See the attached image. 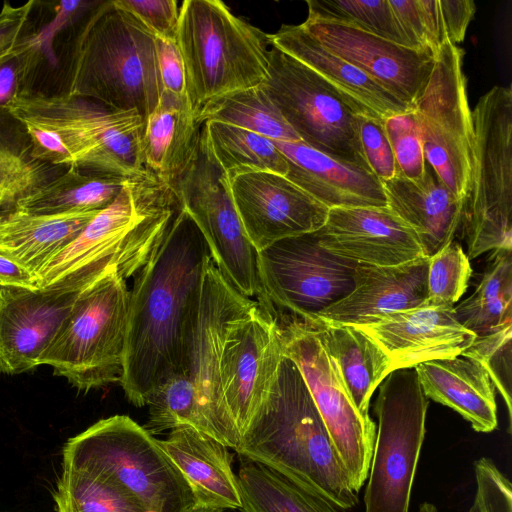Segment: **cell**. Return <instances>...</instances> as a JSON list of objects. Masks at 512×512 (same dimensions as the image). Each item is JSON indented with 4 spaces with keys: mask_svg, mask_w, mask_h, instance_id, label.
<instances>
[{
    "mask_svg": "<svg viewBox=\"0 0 512 512\" xmlns=\"http://www.w3.org/2000/svg\"><path fill=\"white\" fill-rule=\"evenodd\" d=\"M63 466L102 473L137 498L150 512H187L194 494L171 459L144 427L114 415L70 438Z\"/></svg>",
    "mask_w": 512,
    "mask_h": 512,
    "instance_id": "cell-7",
    "label": "cell"
},
{
    "mask_svg": "<svg viewBox=\"0 0 512 512\" xmlns=\"http://www.w3.org/2000/svg\"><path fill=\"white\" fill-rule=\"evenodd\" d=\"M263 293L280 316L312 320L354 288L357 263L339 257L314 232L275 242L257 254Z\"/></svg>",
    "mask_w": 512,
    "mask_h": 512,
    "instance_id": "cell-14",
    "label": "cell"
},
{
    "mask_svg": "<svg viewBox=\"0 0 512 512\" xmlns=\"http://www.w3.org/2000/svg\"><path fill=\"white\" fill-rule=\"evenodd\" d=\"M160 447L188 482L196 504L218 509H240L233 457L226 445L191 427L171 430Z\"/></svg>",
    "mask_w": 512,
    "mask_h": 512,
    "instance_id": "cell-27",
    "label": "cell"
},
{
    "mask_svg": "<svg viewBox=\"0 0 512 512\" xmlns=\"http://www.w3.org/2000/svg\"><path fill=\"white\" fill-rule=\"evenodd\" d=\"M97 213L45 215L17 208L1 212L0 253L36 275L47 261L80 234Z\"/></svg>",
    "mask_w": 512,
    "mask_h": 512,
    "instance_id": "cell-30",
    "label": "cell"
},
{
    "mask_svg": "<svg viewBox=\"0 0 512 512\" xmlns=\"http://www.w3.org/2000/svg\"><path fill=\"white\" fill-rule=\"evenodd\" d=\"M390 208L416 234L425 257L451 243L460 226L463 198L454 194L427 163L418 181L397 175L383 181Z\"/></svg>",
    "mask_w": 512,
    "mask_h": 512,
    "instance_id": "cell-26",
    "label": "cell"
},
{
    "mask_svg": "<svg viewBox=\"0 0 512 512\" xmlns=\"http://www.w3.org/2000/svg\"><path fill=\"white\" fill-rule=\"evenodd\" d=\"M301 25L329 51L413 109L434 67L435 53L405 47L342 23L307 17Z\"/></svg>",
    "mask_w": 512,
    "mask_h": 512,
    "instance_id": "cell-20",
    "label": "cell"
},
{
    "mask_svg": "<svg viewBox=\"0 0 512 512\" xmlns=\"http://www.w3.org/2000/svg\"><path fill=\"white\" fill-rule=\"evenodd\" d=\"M389 357L392 370L462 354L476 335L456 318L454 305L425 304L355 326Z\"/></svg>",
    "mask_w": 512,
    "mask_h": 512,
    "instance_id": "cell-21",
    "label": "cell"
},
{
    "mask_svg": "<svg viewBox=\"0 0 512 512\" xmlns=\"http://www.w3.org/2000/svg\"><path fill=\"white\" fill-rule=\"evenodd\" d=\"M269 41L318 74L356 114L385 120L412 110L357 67L329 51L301 24H283L269 34Z\"/></svg>",
    "mask_w": 512,
    "mask_h": 512,
    "instance_id": "cell-24",
    "label": "cell"
},
{
    "mask_svg": "<svg viewBox=\"0 0 512 512\" xmlns=\"http://www.w3.org/2000/svg\"><path fill=\"white\" fill-rule=\"evenodd\" d=\"M127 180L68 167L14 208L45 215L99 212L113 203Z\"/></svg>",
    "mask_w": 512,
    "mask_h": 512,
    "instance_id": "cell-33",
    "label": "cell"
},
{
    "mask_svg": "<svg viewBox=\"0 0 512 512\" xmlns=\"http://www.w3.org/2000/svg\"><path fill=\"white\" fill-rule=\"evenodd\" d=\"M512 323L482 336H476L462 353L478 361L487 371L494 388L505 401L511 423Z\"/></svg>",
    "mask_w": 512,
    "mask_h": 512,
    "instance_id": "cell-44",
    "label": "cell"
},
{
    "mask_svg": "<svg viewBox=\"0 0 512 512\" xmlns=\"http://www.w3.org/2000/svg\"><path fill=\"white\" fill-rule=\"evenodd\" d=\"M0 286L35 289L38 283L33 272L0 253Z\"/></svg>",
    "mask_w": 512,
    "mask_h": 512,
    "instance_id": "cell-52",
    "label": "cell"
},
{
    "mask_svg": "<svg viewBox=\"0 0 512 512\" xmlns=\"http://www.w3.org/2000/svg\"><path fill=\"white\" fill-rule=\"evenodd\" d=\"M202 125L188 97L163 90L145 121L142 149L146 171L172 187L190 162Z\"/></svg>",
    "mask_w": 512,
    "mask_h": 512,
    "instance_id": "cell-29",
    "label": "cell"
},
{
    "mask_svg": "<svg viewBox=\"0 0 512 512\" xmlns=\"http://www.w3.org/2000/svg\"><path fill=\"white\" fill-rule=\"evenodd\" d=\"M471 274L470 259L461 245L452 241L429 258L427 301L454 305L466 292Z\"/></svg>",
    "mask_w": 512,
    "mask_h": 512,
    "instance_id": "cell-43",
    "label": "cell"
},
{
    "mask_svg": "<svg viewBox=\"0 0 512 512\" xmlns=\"http://www.w3.org/2000/svg\"><path fill=\"white\" fill-rule=\"evenodd\" d=\"M418 512H438V511H437V508L433 504H431L429 502H424L419 506Z\"/></svg>",
    "mask_w": 512,
    "mask_h": 512,
    "instance_id": "cell-54",
    "label": "cell"
},
{
    "mask_svg": "<svg viewBox=\"0 0 512 512\" xmlns=\"http://www.w3.org/2000/svg\"><path fill=\"white\" fill-rule=\"evenodd\" d=\"M473 137L460 219L467 257L512 250V89L494 86L472 110Z\"/></svg>",
    "mask_w": 512,
    "mask_h": 512,
    "instance_id": "cell-6",
    "label": "cell"
},
{
    "mask_svg": "<svg viewBox=\"0 0 512 512\" xmlns=\"http://www.w3.org/2000/svg\"><path fill=\"white\" fill-rule=\"evenodd\" d=\"M233 201L245 234L257 252L289 237L312 233L329 209L272 172H250L230 180Z\"/></svg>",
    "mask_w": 512,
    "mask_h": 512,
    "instance_id": "cell-19",
    "label": "cell"
},
{
    "mask_svg": "<svg viewBox=\"0 0 512 512\" xmlns=\"http://www.w3.org/2000/svg\"><path fill=\"white\" fill-rule=\"evenodd\" d=\"M156 38L175 40L180 19L176 0H116Z\"/></svg>",
    "mask_w": 512,
    "mask_h": 512,
    "instance_id": "cell-48",
    "label": "cell"
},
{
    "mask_svg": "<svg viewBox=\"0 0 512 512\" xmlns=\"http://www.w3.org/2000/svg\"><path fill=\"white\" fill-rule=\"evenodd\" d=\"M448 43L463 42L467 28L476 11L472 0H439Z\"/></svg>",
    "mask_w": 512,
    "mask_h": 512,
    "instance_id": "cell-51",
    "label": "cell"
},
{
    "mask_svg": "<svg viewBox=\"0 0 512 512\" xmlns=\"http://www.w3.org/2000/svg\"><path fill=\"white\" fill-rule=\"evenodd\" d=\"M286 158V177L328 209L386 207L382 182L370 170L332 158L302 141H274Z\"/></svg>",
    "mask_w": 512,
    "mask_h": 512,
    "instance_id": "cell-25",
    "label": "cell"
},
{
    "mask_svg": "<svg viewBox=\"0 0 512 512\" xmlns=\"http://www.w3.org/2000/svg\"><path fill=\"white\" fill-rule=\"evenodd\" d=\"M235 451L342 509L358 503L306 382L285 355L266 401Z\"/></svg>",
    "mask_w": 512,
    "mask_h": 512,
    "instance_id": "cell-2",
    "label": "cell"
},
{
    "mask_svg": "<svg viewBox=\"0 0 512 512\" xmlns=\"http://www.w3.org/2000/svg\"><path fill=\"white\" fill-rule=\"evenodd\" d=\"M283 354L301 372L356 494L367 480L376 427L354 406L311 320L278 318Z\"/></svg>",
    "mask_w": 512,
    "mask_h": 512,
    "instance_id": "cell-13",
    "label": "cell"
},
{
    "mask_svg": "<svg viewBox=\"0 0 512 512\" xmlns=\"http://www.w3.org/2000/svg\"><path fill=\"white\" fill-rule=\"evenodd\" d=\"M283 356L278 319L254 300L229 327L219 360L223 400L240 437L266 401Z\"/></svg>",
    "mask_w": 512,
    "mask_h": 512,
    "instance_id": "cell-17",
    "label": "cell"
},
{
    "mask_svg": "<svg viewBox=\"0 0 512 512\" xmlns=\"http://www.w3.org/2000/svg\"><path fill=\"white\" fill-rule=\"evenodd\" d=\"M314 234L326 250L355 263L396 266L424 256L415 232L387 206L329 209Z\"/></svg>",
    "mask_w": 512,
    "mask_h": 512,
    "instance_id": "cell-22",
    "label": "cell"
},
{
    "mask_svg": "<svg viewBox=\"0 0 512 512\" xmlns=\"http://www.w3.org/2000/svg\"><path fill=\"white\" fill-rule=\"evenodd\" d=\"M239 459L241 512H346L261 463Z\"/></svg>",
    "mask_w": 512,
    "mask_h": 512,
    "instance_id": "cell-34",
    "label": "cell"
},
{
    "mask_svg": "<svg viewBox=\"0 0 512 512\" xmlns=\"http://www.w3.org/2000/svg\"><path fill=\"white\" fill-rule=\"evenodd\" d=\"M384 128L393 149L398 175L413 181L422 179L427 161L413 109L386 118Z\"/></svg>",
    "mask_w": 512,
    "mask_h": 512,
    "instance_id": "cell-45",
    "label": "cell"
},
{
    "mask_svg": "<svg viewBox=\"0 0 512 512\" xmlns=\"http://www.w3.org/2000/svg\"><path fill=\"white\" fill-rule=\"evenodd\" d=\"M428 404L415 368L395 369L380 383L365 512H409Z\"/></svg>",
    "mask_w": 512,
    "mask_h": 512,
    "instance_id": "cell-11",
    "label": "cell"
},
{
    "mask_svg": "<svg viewBox=\"0 0 512 512\" xmlns=\"http://www.w3.org/2000/svg\"><path fill=\"white\" fill-rule=\"evenodd\" d=\"M198 120L227 123L274 141H301L261 85L215 100L198 115Z\"/></svg>",
    "mask_w": 512,
    "mask_h": 512,
    "instance_id": "cell-38",
    "label": "cell"
},
{
    "mask_svg": "<svg viewBox=\"0 0 512 512\" xmlns=\"http://www.w3.org/2000/svg\"><path fill=\"white\" fill-rule=\"evenodd\" d=\"M65 80L63 93L146 121L163 91L156 37L116 0L98 1L78 20Z\"/></svg>",
    "mask_w": 512,
    "mask_h": 512,
    "instance_id": "cell-3",
    "label": "cell"
},
{
    "mask_svg": "<svg viewBox=\"0 0 512 512\" xmlns=\"http://www.w3.org/2000/svg\"><path fill=\"white\" fill-rule=\"evenodd\" d=\"M388 1L412 49L436 54L448 43L439 0Z\"/></svg>",
    "mask_w": 512,
    "mask_h": 512,
    "instance_id": "cell-41",
    "label": "cell"
},
{
    "mask_svg": "<svg viewBox=\"0 0 512 512\" xmlns=\"http://www.w3.org/2000/svg\"><path fill=\"white\" fill-rule=\"evenodd\" d=\"M359 413L366 419L374 390L391 372L385 352L355 326L311 320Z\"/></svg>",
    "mask_w": 512,
    "mask_h": 512,
    "instance_id": "cell-31",
    "label": "cell"
},
{
    "mask_svg": "<svg viewBox=\"0 0 512 512\" xmlns=\"http://www.w3.org/2000/svg\"><path fill=\"white\" fill-rule=\"evenodd\" d=\"M129 290L126 279L110 272L78 297L40 365L53 368L79 391L119 382L123 372Z\"/></svg>",
    "mask_w": 512,
    "mask_h": 512,
    "instance_id": "cell-9",
    "label": "cell"
},
{
    "mask_svg": "<svg viewBox=\"0 0 512 512\" xmlns=\"http://www.w3.org/2000/svg\"><path fill=\"white\" fill-rule=\"evenodd\" d=\"M54 500L58 512H150L117 482L86 468L63 466Z\"/></svg>",
    "mask_w": 512,
    "mask_h": 512,
    "instance_id": "cell-37",
    "label": "cell"
},
{
    "mask_svg": "<svg viewBox=\"0 0 512 512\" xmlns=\"http://www.w3.org/2000/svg\"><path fill=\"white\" fill-rule=\"evenodd\" d=\"M463 58L460 47L444 44L436 53L428 82L413 105L427 163L462 198L473 137Z\"/></svg>",
    "mask_w": 512,
    "mask_h": 512,
    "instance_id": "cell-15",
    "label": "cell"
},
{
    "mask_svg": "<svg viewBox=\"0 0 512 512\" xmlns=\"http://www.w3.org/2000/svg\"><path fill=\"white\" fill-rule=\"evenodd\" d=\"M187 512H223L222 509L195 504Z\"/></svg>",
    "mask_w": 512,
    "mask_h": 512,
    "instance_id": "cell-53",
    "label": "cell"
},
{
    "mask_svg": "<svg viewBox=\"0 0 512 512\" xmlns=\"http://www.w3.org/2000/svg\"><path fill=\"white\" fill-rule=\"evenodd\" d=\"M459 323L476 336L512 323V250H494L475 291L454 305Z\"/></svg>",
    "mask_w": 512,
    "mask_h": 512,
    "instance_id": "cell-35",
    "label": "cell"
},
{
    "mask_svg": "<svg viewBox=\"0 0 512 512\" xmlns=\"http://www.w3.org/2000/svg\"><path fill=\"white\" fill-rule=\"evenodd\" d=\"M207 244L179 207L163 240L134 276L120 385L128 401L146 405L168 377L185 374L187 345L198 309Z\"/></svg>",
    "mask_w": 512,
    "mask_h": 512,
    "instance_id": "cell-1",
    "label": "cell"
},
{
    "mask_svg": "<svg viewBox=\"0 0 512 512\" xmlns=\"http://www.w3.org/2000/svg\"><path fill=\"white\" fill-rule=\"evenodd\" d=\"M306 3L309 18L350 25L411 48L388 0H310Z\"/></svg>",
    "mask_w": 512,
    "mask_h": 512,
    "instance_id": "cell-39",
    "label": "cell"
},
{
    "mask_svg": "<svg viewBox=\"0 0 512 512\" xmlns=\"http://www.w3.org/2000/svg\"><path fill=\"white\" fill-rule=\"evenodd\" d=\"M179 204L173 189L148 171L130 178L107 208L36 273L38 288L66 278L135 276L163 240Z\"/></svg>",
    "mask_w": 512,
    "mask_h": 512,
    "instance_id": "cell-4",
    "label": "cell"
},
{
    "mask_svg": "<svg viewBox=\"0 0 512 512\" xmlns=\"http://www.w3.org/2000/svg\"><path fill=\"white\" fill-rule=\"evenodd\" d=\"M474 469L477 488L470 512H512L510 481L492 460L483 457Z\"/></svg>",
    "mask_w": 512,
    "mask_h": 512,
    "instance_id": "cell-47",
    "label": "cell"
},
{
    "mask_svg": "<svg viewBox=\"0 0 512 512\" xmlns=\"http://www.w3.org/2000/svg\"><path fill=\"white\" fill-rule=\"evenodd\" d=\"M427 396L467 420L477 432L498 426L495 388L486 369L462 354L421 363L414 367Z\"/></svg>",
    "mask_w": 512,
    "mask_h": 512,
    "instance_id": "cell-28",
    "label": "cell"
},
{
    "mask_svg": "<svg viewBox=\"0 0 512 512\" xmlns=\"http://www.w3.org/2000/svg\"><path fill=\"white\" fill-rule=\"evenodd\" d=\"M94 282L72 277L35 289L0 286V371L16 375L39 366L78 297Z\"/></svg>",
    "mask_w": 512,
    "mask_h": 512,
    "instance_id": "cell-18",
    "label": "cell"
},
{
    "mask_svg": "<svg viewBox=\"0 0 512 512\" xmlns=\"http://www.w3.org/2000/svg\"><path fill=\"white\" fill-rule=\"evenodd\" d=\"M175 41L197 118L215 100L260 86L268 76L269 34L222 1H183Z\"/></svg>",
    "mask_w": 512,
    "mask_h": 512,
    "instance_id": "cell-5",
    "label": "cell"
},
{
    "mask_svg": "<svg viewBox=\"0 0 512 512\" xmlns=\"http://www.w3.org/2000/svg\"><path fill=\"white\" fill-rule=\"evenodd\" d=\"M428 263L425 256L396 266L357 263L353 290L314 319L360 326L393 312L421 306L428 298Z\"/></svg>",
    "mask_w": 512,
    "mask_h": 512,
    "instance_id": "cell-23",
    "label": "cell"
},
{
    "mask_svg": "<svg viewBox=\"0 0 512 512\" xmlns=\"http://www.w3.org/2000/svg\"><path fill=\"white\" fill-rule=\"evenodd\" d=\"M51 127L61 138L69 167L125 179L146 173L142 141L145 120L136 111L110 108L97 101L34 91L12 103Z\"/></svg>",
    "mask_w": 512,
    "mask_h": 512,
    "instance_id": "cell-8",
    "label": "cell"
},
{
    "mask_svg": "<svg viewBox=\"0 0 512 512\" xmlns=\"http://www.w3.org/2000/svg\"><path fill=\"white\" fill-rule=\"evenodd\" d=\"M211 151L229 179L250 172L286 176V158L271 139L219 121L203 123Z\"/></svg>",
    "mask_w": 512,
    "mask_h": 512,
    "instance_id": "cell-36",
    "label": "cell"
},
{
    "mask_svg": "<svg viewBox=\"0 0 512 512\" xmlns=\"http://www.w3.org/2000/svg\"><path fill=\"white\" fill-rule=\"evenodd\" d=\"M357 130L364 157L370 170L383 182L398 175L392 146L384 120L357 114Z\"/></svg>",
    "mask_w": 512,
    "mask_h": 512,
    "instance_id": "cell-46",
    "label": "cell"
},
{
    "mask_svg": "<svg viewBox=\"0 0 512 512\" xmlns=\"http://www.w3.org/2000/svg\"><path fill=\"white\" fill-rule=\"evenodd\" d=\"M171 188L179 207L202 234L213 263L225 279L242 295L277 316L262 291L258 252L240 221L230 179L215 159L203 125L190 162Z\"/></svg>",
    "mask_w": 512,
    "mask_h": 512,
    "instance_id": "cell-10",
    "label": "cell"
},
{
    "mask_svg": "<svg viewBox=\"0 0 512 512\" xmlns=\"http://www.w3.org/2000/svg\"><path fill=\"white\" fill-rule=\"evenodd\" d=\"M67 168L37 158L23 125L9 112L0 114V213L13 209Z\"/></svg>",
    "mask_w": 512,
    "mask_h": 512,
    "instance_id": "cell-32",
    "label": "cell"
},
{
    "mask_svg": "<svg viewBox=\"0 0 512 512\" xmlns=\"http://www.w3.org/2000/svg\"><path fill=\"white\" fill-rule=\"evenodd\" d=\"M156 52L163 90L188 97L184 63L176 41L156 38Z\"/></svg>",
    "mask_w": 512,
    "mask_h": 512,
    "instance_id": "cell-49",
    "label": "cell"
},
{
    "mask_svg": "<svg viewBox=\"0 0 512 512\" xmlns=\"http://www.w3.org/2000/svg\"><path fill=\"white\" fill-rule=\"evenodd\" d=\"M43 60V38L27 35L0 59V114L21 96L31 92Z\"/></svg>",
    "mask_w": 512,
    "mask_h": 512,
    "instance_id": "cell-42",
    "label": "cell"
},
{
    "mask_svg": "<svg viewBox=\"0 0 512 512\" xmlns=\"http://www.w3.org/2000/svg\"><path fill=\"white\" fill-rule=\"evenodd\" d=\"M34 1L15 7L5 1L0 11V59L25 36Z\"/></svg>",
    "mask_w": 512,
    "mask_h": 512,
    "instance_id": "cell-50",
    "label": "cell"
},
{
    "mask_svg": "<svg viewBox=\"0 0 512 512\" xmlns=\"http://www.w3.org/2000/svg\"><path fill=\"white\" fill-rule=\"evenodd\" d=\"M148 422L144 429L152 434L191 426L201 431L194 386L187 374L178 373L156 386L146 400Z\"/></svg>",
    "mask_w": 512,
    "mask_h": 512,
    "instance_id": "cell-40",
    "label": "cell"
},
{
    "mask_svg": "<svg viewBox=\"0 0 512 512\" xmlns=\"http://www.w3.org/2000/svg\"><path fill=\"white\" fill-rule=\"evenodd\" d=\"M268 56V76L261 87L301 141L332 158L370 170L359 140L357 114L342 96L310 68L271 44Z\"/></svg>",
    "mask_w": 512,
    "mask_h": 512,
    "instance_id": "cell-12",
    "label": "cell"
},
{
    "mask_svg": "<svg viewBox=\"0 0 512 512\" xmlns=\"http://www.w3.org/2000/svg\"><path fill=\"white\" fill-rule=\"evenodd\" d=\"M253 301L225 279L212 259L208 261L188 340L185 374L196 393L201 432L233 450L241 437L223 400L219 360L229 327Z\"/></svg>",
    "mask_w": 512,
    "mask_h": 512,
    "instance_id": "cell-16",
    "label": "cell"
}]
</instances>
